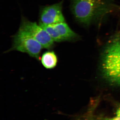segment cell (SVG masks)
Instances as JSON below:
<instances>
[{"instance_id": "3", "label": "cell", "mask_w": 120, "mask_h": 120, "mask_svg": "<svg viewBox=\"0 0 120 120\" xmlns=\"http://www.w3.org/2000/svg\"><path fill=\"white\" fill-rule=\"evenodd\" d=\"M43 49L38 41L27 32L19 29L13 38L12 46L5 53L16 51L28 54L39 60Z\"/></svg>"}, {"instance_id": "4", "label": "cell", "mask_w": 120, "mask_h": 120, "mask_svg": "<svg viewBox=\"0 0 120 120\" xmlns=\"http://www.w3.org/2000/svg\"><path fill=\"white\" fill-rule=\"evenodd\" d=\"M19 29L31 35L41 44L43 48L50 50L53 48L54 41L46 31L35 22L23 19Z\"/></svg>"}, {"instance_id": "5", "label": "cell", "mask_w": 120, "mask_h": 120, "mask_svg": "<svg viewBox=\"0 0 120 120\" xmlns=\"http://www.w3.org/2000/svg\"><path fill=\"white\" fill-rule=\"evenodd\" d=\"M62 2L45 7L40 15V24L51 25L65 22L62 12Z\"/></svg>"}, {"instance_id": "6", "label": "cell", "mask_w": 120, "mask_h": 120, "mask_svg": "<svg viewBox=\"0 0 120 120\" xmlns=\"http://www.w3.org/2000/svg\"><path fill=\"white\" fill-rule=\"evenodd\" d=\"M39 60L43 67L49 70L56 68L58 63V56L51 49L44 52L40 57Z\"/></svg>"}, {"instance_id": "2", "label": "cell", "mask_w": 120, "mask_h": 120, "mask_svg": "<svg viewBox=\"0 0 120 120\" xmlns=\"http://www.w3.org/2000/svg\"><path fill=\"white\" fill-rule=\"evenodd\" d=\"M109 0H72V9L76 19L85 25L110 11Z\"/></svg>"}, {"instance_id": "9", "label": "cell", "mask_w": 120, "mask_h": 120, "mask_svg": "<svg viewBox=\"0 0 120 120\" xmlns=\"http://www.w3.org/2000/svg\"><path fill=\"white\" fill-rule=\"evenodd\" d=\"M108 120H120V109L117 110L116 116L115 117Z\"/></svg>"}, {"instance_id": "10", "label": "cell", "mask_w": 120, "mask_h": 120, "mask_svg": "<svg viewBox=\"0 0 120 120\" xmlns=\"http://www.w3.org/2000/svg\"><path fill=\"white\" fill-rule=\"evenodd\" d=\"M117 38H118L120 39V35H119V37H117Z\"/></svg>"}, {"instance_id": "7", "label": "cell", "mask_w": 120, "mask_h": 120, "mask_svg": "<svg viewBox=\"0 0 120 120\" xmlns=\"http://www.w3.org/2000/svg\"><path fill=\"white\" fill-rule=\"evenodd\" d=\"M58 31L64 41L75 40L77 38V34L65 22L53 24Z\"/></svg>"}, {"instance_id": "1", "label": "cell", "mask_w": 120, "mask_h": 120, "mask_svg": "<svg viewBox=\"0 0 120 120\" xmlns=\"http://www.w3.org/2000/svg\"><path fill=\"white\" fill-rule=\"evenodd\" d=\"M101 68L102 76L107 82L120 87V40L117 37L105 47L102 56Z\"/></svg>"}, {"instance_id": "8", "label": "cell", "mask_w": 120, "mask_h": 120, "mask_svg": "<svg viewBox=\"0 0 120 120\" xmlns=\"http://www.w3.org/2000/svg\"><path fill=\"white\" fill-rule=\"evenodd\" d=\"M39 25L46 31L54 42H60L64 41L58 31L53 24L45 25L39 24Z\"/></svg>"}]
</instances>
